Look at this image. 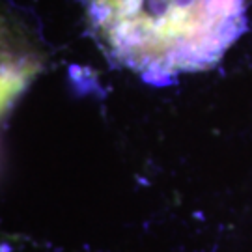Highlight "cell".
<instances>
[{
    "label": "cell",
    "mask_w": 252,
    "mask_h": 252,
    "mask_svg": "<svg viewBox=\"0 0 252 252\" xmlns=\"http://www.w3.org/2000/svg\"><path fill=\"white\" fill-rule=\"evenodd\" d=\"M118 60L162 77L215 62L243 27V0H94Z\"/></svg>",
    "instance_id": "cell-1"
}]
</instances>
